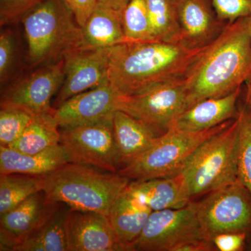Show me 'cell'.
<instances>
[{"mask_svg":"<svg viewBox=\"0 0 251 251\" xmlns=\"http://www.w3.org/2000/svg\"><path fill=\"white\" fill-rule=\"evenodd\" d=\"M239 152L238 179L251 193V112L245 107L239 109Z\"/></svg>","mask_w":251,"mask_h":251,"instance_id":"cell-28","label":"cell"},{"mask_svg":"<svg viewBox=\"0 0 251 251\" xmlns=\"http://www.w3.org/2000/svg\"><path fill=\"white\" fill-rule=\"evenodd\" d=\"M127 188L152 211L179 209L193 201L181 173L171 177L133 180Z\"/></svg>","mask_w":251,"mask_h":251,"instance_id":"cell-18","label":"cell"},{"mask_svg":"<svg viewBox=\"0 0 251 251\" xmlns=\"http://www.w3.org/2000/svg\"><path fill=\"white\" fill-rule=\"evenodd\" d=\"M59 204L50 201L42 191L0 216V251H14L45 224Z\"/></svg>","mask_w":251,"mask_h":251,"instance_id":"cell-13","label":"cell"},{"mask_svg":"<svg viewBox=\"0 0 251 251\" xmlns=\"http://www.w3.org/2000/svg\"><path fill=\"white\" fill-rule=\"evenodd\" d=\"M209 45L191 48L184 43L129 41L110 48L108 80L123 95L186 76Z\"/></svg>","mask_w":251,"mask_h":251,"instance_id":"cell-1","label":"cell"},{"mask_svg":"<svg viewBox=\"0 0 251 251\" xmlns=\"http://www.w3.org/2000/svg\"><path fill=\"white\" fill-rule=\"evenodd\" d=\"M130 1V0H97L98 3L111 8L120 14H122Z\"/></svg>","mask_w":251,"mask_h":251,"instance_id":"cell-36","label":"cell"},{"mask_svg":"<svg viewBox=\"0 0 251 251\" xmlns=\"http://www.w3.org/2000/svg\"><path fill=\"white\" fill-rule=\"evenodd\" d=\"M82 29L88 48H111L131 41L124 32L122 14L100 3H97Z\"/></svg>","mask_w":251,"mask_h":251,"instance_id":"cell-22","label":"cell"},{"mask_svg":"<svg viewBox=\"0 0 251 251\" xmlns=\"http://www.w3.org/2000/svg\"><path fill=\"white\" fill-rule=\"evenodd\" d=\"M186 109L224 97L251 81V41L247 18L227 25L186 75Z\"/></svg>","mask_w":251,"mask_h":251,"instance_id":"cell-2","label":"cell"},{"mask_svg":"<svg viewBox=\"0 0 251 251\" xmlns=\"http://www.w3.org/2000/svg\"><path fill=\"white\" fill-rule=\"evenodd\" d=\"M64 75V59L39 67L1 92V107L22 109L32 116L53 112L51 99L60 90Z\"/></svg>","mask_w":251,"mask_h":251,"instance_id":"cell-11","label":"cell"},{"mask_svg":"<svg viewBox=\"0 0 251 251\" xmlns=\"http://www.w3.org/2000/svg\"><path fill=\"white\" fill-rule=\"evenodd\" d=\"M196 205L206 239L213 241L226 232H251V193L239 179L207 193Z\"/></svg>","mask_w":251,"mask_h":251,"instance_id":"cell-8","label":"cell"},{"mask_svg":"<svg viewBox=\"0 0 251 251\" xmlns=\"http://www.w3.org/2000/svg\"><path fill=\"white\" fill-rule=\"evenodd\" d=\"M21 22L31 67L59 62L74 51L88 48L82 27L64 0H45Z\"/></svg>","mask_w":251,"mask_h":251,"instance_id":"cell-4","label":"cell"},{"mask_svg":"<svg viewBox=\"0 0 251 251\" xmlns=\"http://www.w3.org/2000/svg\"><path fill=\"white\" fill-rule=\"evenodd\" d=\"M113 115L89 125L59 128L71 163L117 173L121 168L114 135Z\"/></svg>","mask_w":251,"mask_h":251,"instance_id":"cell-9","label":"cell"},{"mask_svg":"<svg viewBox=\"0 0 251 251\" xmlns=\"http://www.w3.org/2000/svg\"><path fill=\"white\" fill-rule=\"evenodd\" d=\"M44 180L43 191L51 202L107 216L130 183L129 178L118 173L74 163L44 176Z\"/></svg>","mask_w":251,"mask_h":251,"instance_id":"cell-3","label":"cell"},{"mask_svg":"<svg viewBox=\"0 0 251 251\" xmlns=\"http://www.w3.org/2000/svg\"><path fill=\"white\" fill-rule=\"evenodd\" d=\"M186 76L154 86L133 95L120 94L116 110L143 122L156 133L164 134L186 109Z\"/></svg>","mask_w":251,"mask_h":251,"instance_id":"cell-7","label":"cell"},{"mask_svg":"<svg viewBox=\"0 0 251 251\" xmlns=\"http://www.w3.org/2000/svg\"><path fill=\"white\" fill-rule=\"evenodd\" d=\"M155 40L165 42L181 41L176 0H145Z\"/></svg>","mask_w":251,"mask_h":251,"instance_id":"cell-26","label":"cell"},{"mask_svg":"<svg viewBox=\"0 0 251 251\" xmlns=\"http://www.w3.org/2000/svg\"><path fill=\"white\" fill-rule=\"evenodd\" d=\"M242 92L243 87L224 97L206 99L195 103L180 114L170 129L202 131L236 118Z\"/></svg>","mask_w":251,"mask_h":251,"instance_id":"cell-17","label":"cell"},{"mask_svg":"<svg viewBox=\"0 0 251 251\" xmlns=\"http://www.w3.org/2000/svg\"><path fill=\"white\" fill-rule=\"evenodd\" d=\"M20 52L17 39L9 29H1L0 34V82L7 84L19 65Z\"/></svg>","mask_w":251,"mask_h":251,"instance_id":"cell-30","label":"cell"},{"mask_svg":"<svg viewBox=\"0 0 251 251\" xmlns=\"http://www.w3.org/2000/svg\"><path fill=\"white\" fill-rule=\"evenodd\" d=\"M232 120L202 131L169 129L160 135L156 143L146 152L117 173L133 180L171 177L179 175L199 146L226 128Z\"/></svg>","mask_w":251,"mask_h":251,"instance_id":"cell-6","label":"cell"},{"mask_svg":"<svg viewBox=\"0 0 251 251\" xmlns=\"http://www.w3.org/2000/svg\"><path fill=\"white\" fill-rule=\"evenodd\" d=\"M113 128L121 168L146 152L159 137L148 126L120 110L114 112Z\"/></svg>","mask_w":251,"mask_h":251,"instance_id":"cell-21","label":"cell"},{"mask_svg":"<svg viewBox=\"0 0 251 251\" xmlns=\"http://www.w3.org/2000/svg\"><path fill=\"white\" fill-rule=\"evenodd\" d=\"M122 23L128 40L156 41L145 0H130L122 12Z\"/></svg>","mask_w":251,"mask_h":251,"instance_id":"cell-27","label":"cell"},{"mask_svg":"<svg viewBox=\"0 0 251 251\" xmlns=\"http://www.w3.org/2000/svg\"><path fill=\"white\" fill-rule=\"evenodd\" d=\"M53 112L33 117L21 137L8 148L25 154H35L60 144V130Z\"/></svg>","mask_w":251,"mask_h":251,"instance_id":"cell-24","label":"cell"},{"mask_svg":"<svg viewBox=\"0 0 251 251\" xmlns=\"http://www.w3.org/2000/svg\"><path fill=\"white\" fill-rule=\"evenodd\" d=\"M217 249L213 241L207 239H198L185 242L178 246L174 251H215Z\"/></svg>","mask_w":251,"mask_h":251,"instance_id":"cell-35","label":"cell"},{"mask_svg":"<svg viewBox=\"0 0 251 251\" xmlns=\"http://www.w3.org/2000/svg\"><path fill=\"white\" fill-rule=\"evenodd\" d=\"M120 93L110 83L74 96L53 115L59 128L89 125L111 116L116 111Z\"/></svg>","mask_w":251,"mask_h":251,"instance_id":"cell-15","label":"cell"},{"mask_svg":"<svg viewBox=\"0 0 251 251\" xmlns=\"http://www.w3.org/2000/svg\"><path fill=\"white\" fill-rule=\"evenodd\" d=\"M45 0H0V25L1 27L21 22L29 11Z\"/></svg>","mask_w":251,"mask_h":251,"instance_id":"cell-31","label":"cell"},{"mask_svg":"<svg viewBox=\"0 0 251 251\" xmlns=\"http://www.w3.org/2000/svg\"><path fill=\"white\" fill-rule=\"evenodd\" d=\"M81 27L97 6V0H64Z\"/></svg>","mask_w":251,"mask_h":251,"instance_id":"cell-34","label":"cell"},{"mask_svg":"<svg viewBox=\"0 0 251 251\" xmlns=\"http://www.w3.org/2000/svg\"><path fill=\"white\" fill-rule=\"evenodd\" d=\"M44 186V176L18 173L0 175V216L42 191Z\"/></svg>","mask_w":251,"mask_h":251,"instance_id":"cell-25","label":"cell"},{"mask_svg":"<svg viewBox=\"0 0 251 251\" xmlns=\"http://www.w3.org/2000/svg\"><path fill=\"white\" fill-rule=\"evenodd\" d=\"M218 18L226 24L251 16V0H211Z\"/></svg>","mask_w":251,"mask_h":251,"instance_id":"cell-32","label":"cell"},{"mask_svg":"<svg viewBox=\"0 0 251 251\" xmlns=\"http://www.w3.org/2000/svg\"><path fill=\"white\" fill-rule=\"evenodd\" d=\"M248 29H249V36H250L251 41V16L247 18Z\"/></svg>","mask_w":251,"mask_h":251,"instance_id":"cell-38","label":"cell"},{"mask_svg":"<svg viewBox=\"0 0 251 251\" xmlns=\"http://www.w3.org/2000/svg\"><path fill=\"white\" fill-rule=\"evenodd\" d=\"M181 41L191 48L211 44L226 23L218 18L211 0H176Z\"/></svg>","mask_w":251,"mask_h":251,"instance_id":"cell-16","label":"cell"},{"mask_svg":"<svg viewBox=\"0 0 251 251\" xmlns=\"http://www.w3.org/2000/svg\"><path fill=\"white\" fill-rule=\"evenodd\" d=\"M68 251H123L108 216L69 209L66 220Z\"/></svg>","mask_w":251,"mask_h":251,"instance_id":"cell-14","label":"cell"},{"mask_svg":"<svg viewBox=\"0 0 251 251\" xmlns=\"http://www.w3.org/2000/svg\"><path fill=\"white\" fill-rule=\"evenodd\" d=\"M249 250L251 251V244L250 247H249Z\"/></svg>","mask_w":251,"mask_h":251,"instance_id":"cell-39","label":"cell"},{"mask_svg":"<svg viewBox=\"0 0 251 251\" xmlns=\"http://www.w3.org/2000/svg\"><path fill=\"white\" fill-rule=\"evenodd\" d=\"M198 239L206 238L193 201L179 209L153 211L133 251H174L178 246Z\"/></svg>","mask_w":251,"mask_h":251,"instance_id":"cell-10","label":"cell"},{"mask_svg":"<svg viewBox=\"0 0 251 251\" xmlns=\"http://www.w3.org/2000/svg\"><path fill=\"white\" fill-rule=\"evenodd\" d=\"M152 210L126 188L110 209L108 218L123 251H133Z\"/></svg>","mask_w":251,"mask_h":251,"instance_id":"cell-20","label":"cell"},{"mask_svg":"<svg viewBox=\"0 0 251 251\" xmlns=\"http://www.w3.org/2000/svg\"><path fill=\"white\" fill-rule=\"evenodd\" d=\"M69 209L59 203L45 224L14 251H68L66 220Z\"/></svg>","mask_w":251,"mask_h":251,"instance_id":"cell-23","label":"cell"},{"mask_svg":"<svg viewBox=\"0 0 251 251\" xmlns=\"http://www.w3.org/2000/svg\"><path fill=\"white\" fill-rule=\"evenodd\" d=\"M239 130L237 116L204 141L186 162L181 173L192 200L237 181Z\"/></svg>","mask_w":251,"mask_h":251,"instance_id":"cell-5","label":"cell"},{"mask_svg":"<svg viewBox=\"0 0 251 251\" xmlns=\"http://www.w3.org/2000/svg\"><path fill=\"white\" fill-rule=\"evenodd\" d=\"M32 115L15 107H1L0 146L10 147L23 134L30 123Z\"/></svg>","mask_w":251,"mask_h":251,"instance_id":"cell-29","label":"cell"},{"mask_svg":"<svg viewBox=\"0 0 251 251\" xmlns=\"http://www.w3.org/2000/svg\"><path fill=\"white\" fill-rule=\"evenodd\" d=\"M69 163L70 156L61 143L35 154H25L0 146V175L18 173L44 176Z\"/></svg>","mask_w":251,"mask_h":251,"instance_id":"cell-19","label":"cell"},{"mask_svg":"<svg viewBox=\"0 0 251 251\" xmlns=\"http://www.w3.org/2000/svg\"><path fill=\"white\" fill-rule=\"evenodd\" d=\"M248 233L226 232L217 234L213 242L219 251H242L245 249Z\"/></svg>","mask_w":251,"mask_h":251,"instance_id":"cell-33","label":"cell"},{"mask_svg":"<svg viewBox=\"0 0 251 251\" xmlns=\"http://www.w3.org/2000/svg\"><path fill=\"white\" fill-rule=\"evenodd\" d=\"M242 94H244L242 105L251 112V81L244 85Z\"/></svg>","mask_w":251,"mask_h":251,"instance_id":"cell-37","label":"cell"},{"mask_svg":"<svg viewBox=\"0 0 251 251\" xmlns=\"http://www.w3.org/2000/svg\"><path fill=\"white\" fill-rule=\"evenodd\" d=\"M110 48H84L64 57V80L54 101L59 108L74 96L110 83Z\"/></svg>","mask_w":251,"mask_h":251,"instance_id":"cell-12","label":"cell"}]
</instances>
